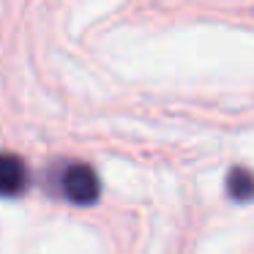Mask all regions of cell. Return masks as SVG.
<instances>
[{
  "instance_id": "obj_1",
  "label": "cell",
  "mask_w": 254,
  "mask_h": 254,
  "mask_svg": "<svg viewBox=\"0 0 254 254\" xmlns=\"http://www.w3.org/2000/svg\"><path fill=\"white\" fill-rule=\"evenodd\" d=\"M61 191L74 205H93L101 194L99 175L88 164H68L61 172Z\"/></svg>"
},
{
  "instance_id": "obj_2",
  "label": "cell",
  "mask_w": 254,
  "mask_h": 254,
  "mask_svg": "<svg viewBox=\"0 0 254 254\" xmlns=\"http://www.w3.org/2000/svg\"><path fill=\"white\" fill-rule=\"evenodd\" d=\"M0 186H3V194L6 197H17V194L25 191L28 186V167L19 156L6 153L0 159Z\"/></svg>"
},
{
  "instance_id": "obj_3",
  "label": "cell",
  "mask_w": 254,
  "mask_h": 254,
  "mask_svg": "<svg viewBox=\"0 0 254 254\" xmlns=\"http://www.w3.org/2000/svg\"><path fill=\"white\" fill-rule=\"evenodd\" d=\"M227 191H230V197L238 199V202L254 199V175L246 170V167L230 170V175H227Z\"/></svg>"
}]
</instances>
